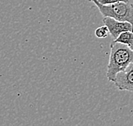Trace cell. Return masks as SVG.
<instances>
[{"label":"cell","mask_w":133,"mask_h":126,"mask_svg":"<svg viewBox=\"0 0 133 126\" xmlns=\"http://www.w3.org/2000/svg\"><path fill=\"white\" fill-rule=\"evenodd\" d=\"M103 22L109 29V34L115 40L119 35L125 31H133V26L129 22L119 21L110 17H103Z\"/></svg>","instance_id":"277c9868"},{"label":"cell","mask_w":133,"mask_h":126,"mask_svg":"<svg viewBox=\"0 0 133 126\" xmlns=\"http://www.w3.org/2000/svg\"><path fill=\"white\" fill-rule=\"evenodd\" d=\"M100 4L103 5H109V4H117V3L121 2H128V0H99Z\"/></svg>","instance_id":"52a82bcc"},{"label":"cell","mask_w":133,"mask_h":126,"mask_svg":"<svg viewBox=\"0 0 133 126\" xmlns=\"http://www.w3.org/2000/svg\"><path fill=\"white\" fill-rule=\"evenodd\" d=\"M133 61V51L126 45L114 41L110 44V54L106 76L114 82L117 74L125 70Z\"/></svg>","instance_id":"6da1fadb"},{"label":"cell","mask_w":133,"mask_h":126,"mask_svg":"<svg viewBox=\"0 0 133 126\" xmlns=\"http://www.w3.org/2000/svg\"><path fill=\"white\" fill-rule=\"evenodd\" d=\"M113 83L119 91L133 92V61L125 70L117 74Z\"/></svg>","instance_id":"3957f363"},{"label":"cell","mask_w":133,"mask_h":126,"mask_svg":"<svg viewBox=\"0 0 133 126\" xmlns=\"http://www.w3.org/2000/svg\"><path fill=\"white\" fill-rule=\"evenodd\" d=\"M116 43H119L126 45L133 51V31H125L114 40Z\"/></svg>","instance_id":"5b68a950"},{"label":"cell","mask_w":133,"mask_h":126,"mask_svg":"<svg viewBox=\"0 0 133 126\" xmlns=\"http://www.w3.org/2000/svg\"><path fill=\"white\" fill-rule=\"evenodd\" d=\"M98 9L103 17H110L119 21L129 22L133 26V4L128 2H121L117 4L103 5L99 0H89Z\"/></svg>","instance_id":"7a4b0ae2"},{"label":"cell","mask_w":133,"mask_h":126,"mask_svg":"<svg viewBox=\"0 0 133 126\" xmlns=\"http://www.w3.org/2000/svg\"><path fill=\"white\" fill-rule=\"evenodd\" d=\"M109 29L106 25H103V26L98 27L97 30L95 31V36L98 38H100V39H103V38H106L109 36Z\"/></svg>","instance_id":"8992f818"}]
</instances>
